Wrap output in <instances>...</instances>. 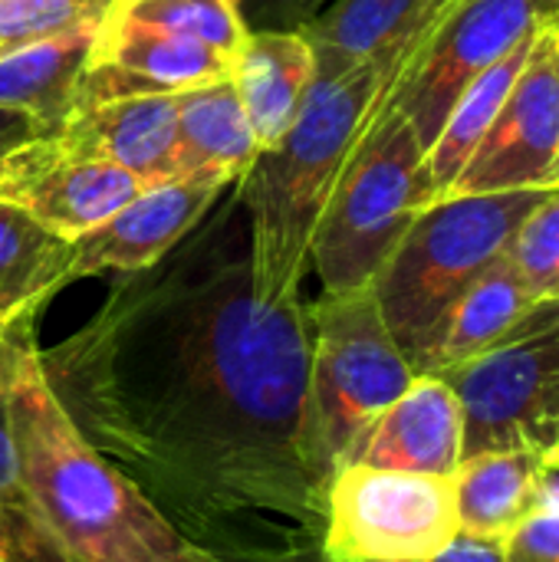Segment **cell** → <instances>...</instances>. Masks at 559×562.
Here are the masks:
<instances>
[{
  "mask_svg": "<svg viewBox=\"0 0 559 562\" xmlns=\"http://www.w3.org/2000/svg\"><path fill=\"white\" fill-rule=\"evenodd\" d=\"M221 191V184L204 181H165L138 191L109 221L69 240V283L152 270L194 231Z\"/></svg>",
  "mask_w": 559,
  "mask_h": 562,
  "instance_id": "13",
  "label": "cell"
},
{
  "mask_svg": "<svg viewBox=\"0 0 559 562\" xmlns=\"http://www.w3.org/2000/svg\"><path fill=\"white\" fill-rule=\"evenodd\" d=\"M455 0H422V10H418V16H415V26H412V33H409V43H405V49H402V59H399V66H395V76H392V82L402 76V69L412 63V56L422 49V43L428 40V33L438 26V20L448 13V7H451ZM389 82V86H392ZM389 92V89H385Z\"/></svg>",
  "mask_w": 559,
  "mask_h": 562,
  "instance_id": "31",
  "label": "cell"
},
{
  "mask_svg": "<svg viewBox=\"0 0 559 562\" xmlns=\"http://www.w3.org/2000/svg\"><path fill=\"white\" fill-rule=\"evenodd\" d=\"M175 125L178 95L79 99L49 142L69 158L115 165L155 188L175 181Z\"/></svg>",
  "mask_w": 559,
  "mask_h": 562,
  "instance_id": "14",
  "label": "cell"
},
{
  "mask_svg": "<svg viewBox=\"0 0 559 562\" xmlns=\"http://www.w3.org/2000/svg\"><path fill=\"white\" fill-rule=\"evenodd\" d=\"M0 530H3V540H7L13 562H66L53 547V540L46 537V530L33 510V501L23 487L13 431H10V418H7L3 382H0Z\"/></svg>",
  "mask_w": 559,
  "mask_h": 562,
  "instance_id": "25",
  "label": "cell"
},
{
  "mask_svg": "<svg viewBox=\"0 0 559 562\" xmlns=\"http://www.w3.org/2000/svg\"><path fill=\"white\" fill-rule=\"evenodd\" d=\"M559 184V23L537 30L497 119L451 194H501ZM448 194V198H451Z\"/></svg>",
  "mask_w": 559,
  "mask_h": 562,
  "instance_id": "10",
  "label": "cell"
},
{
  "mask_svg": "<svg viewBox=\"0 0 559 562\" xmlns=\"http://www.w3.org/2000/svg\"><path fill=\"white\" fill-rule=\"evenodd\" d=\"M145 188L115 165L63 155L49 135L0 161V201L26 211L63 240L99 227Z\"/></svg>",
  "mask_w": 559,
  "mask_h": 562,
  "instance_id": "11",
  "label": "cell"
},
{
  "mask_svg": "<svg viewBox=\"0 0 559 562\" xmlns=\"http://www.w3.org/2000/svg\"><path fill=\"white\" fill-rule=\"evenodd\" d=\"M537 296L527 290L517 263L511 260V250L478 280L468 286V293L448 310L441 319L418 375H438L488 346H494L530 306Z\"/></svg>",
  "mask_w": 559,
  "mask_h": 562,
  "instance_id": "20",
  "label": "cell"
},
{
  "mask_svg": "<svg viewBox=\"0 0 559 562\" xmlns=\"http://www.w3.org/2000/svg\"><path fill=\"white\" fill-rule=\"evenodd\" d=\"M544 454L484 451L465 458L455 471L458 527L471 537L507 540L534 510Z\"/></svg>",
  "mask_w": 559,
  "mask_h": 562,
  "instance_id": "19",
  "label": "cell"
},
{
  "mask_svg": "<svg viewBox=\"0 0 559 562\" xmlns=\"http://www.w3.org/2000/svg\"><path fill=\"white\" fill-rule=\"evenodd\" d=\"M382 89L379 63H362L336 79H313L293 125L277 145L260 148L237 181L250 217L247 257L260 296L300 300L313 231L382 102Z\"/></svg>",
  "mask_w": 559,
  "mask_h": 562,
  "instance_id": "3",
  "label": "cell"
},
{
  "mask_svg": "<svg viewBox=\"0 0 559 562\" xmlns=\"http://www.w3.org/2000/svg\"><path fill=\"white\" fill-rule=\"evenodd\" d=\"M40 366L79 435L198 547L320 540L306 303L260 296L247 250L198 240L128 273Z\"/></svg>",
  "mask_w": 559,
  "mask_h": 562,
  "instance_id": "1",
  "label": "cell"
},
{
  "mask_svg": "<svg viewBox=\"0 0 559 562\" xmlns=\"http://www.w3.org/2000/svg\"><path fill=\"white\" fill-rule=\"evenodd\" d=\"M221 79H231V59L211 46L142 20L109 13L96 30L79 99L112 102L132 95H178Z\"/></svg>",
  "mask_w": 559,
  "mask_h": 562,
  "instance_id": "12",
  "label": "cell"
},
{
  "mask_svg": "<svg viewBox=\"0 0 559 562\" xmlns=\"http://www.w3.org/2000/svg\"><path fill=\"white\" fill-rule=\"evenodd\" d=\"M511 260L537 300H559V184L521 221Z\"/></svg>",
  "mask_w": 559,
  "mask_h": 562,
  "instance_id": "27",
  "label": "cell"
},
{
  "mask_svg": "<svg viewBox=\"0 0 559 562\" xmlns=\"http://www.w3.org/2000/svg\"><path fill=\"white\" fill-rule=\"evenodd\" d=\"M115 0H0V53L36 40L99 30Z\"/></svg>",
  "mask_w": 559,
  "mask_h": 562,
  "instance_id": "26",
  "label": "cell"
},
{
  "mask_svg": "<svg viewBox=\"0 0 559 562\" xmlns=\"http://www.w3.org/2000/svg\"><path fill=\"white\" fill-rule=\"evenodd\" d=\"M422 0H336L300 26L313 46L316 79H336L362 63H379L385 89L395 76ZM382 89V95H385Z\"/></svg>",
  "mask_w": 559,
  "mask_h": 562,
  "instance_id": "18",
  "label": "cell"
},
{
  "mask_svg": "<svg viewBox=\"0 0 559 562\" xmlns=\"http://www.w3.org/2000/svg\"><path fill=\"white\" fill-rule=\"evenodd\" d=\"M231 562H329L320 553V543L316 540H306V543H293V547H283V550H270V553H254V557H237Z\"/></svg>",
  "mask_w": 559,
  "mask_h": 562,
  "instance_id": "32",
  "label": "cell"
},
{
  "mask_svg": "<svg viewBox=\"0 0 559 562\" xmlns=\"http://www.w3.org/2000/svg\"><path fill=\"white\" fill-rule=\"evenodd\" d=\"M96 30H76L0 53V105L46 122L53 132L79 99Z\"/></svg>",
  "mask_w": 559,
  "mask_h": 562,
  "instance_id": "21",
  "label": "cell"
},
{
  "mask_svg": "<svg viewBox=\"0 0 559 562\" xmlns=\"http://www.w3.org/2000/svg\"><path fill=\"white\" fill-rule=\"evenodd\" d=\"M33 319L7 326L0 382L33 510L66 562H224L188 540L72 425L53 395Z\"/></svg>",
  "mask_w": 559,
  "mask_h": 562,
  "instance_id": "2",
  "label": "cell"
},
{
  "mask_svg": "<svg viewBox=\"0 0 559 562\" xmlns=\"http://www.w3.org/2000/svg\"><path fill=\"white\" fill-rule=\"evenodd\" d=\"M438 375L465 415V458L559 454V300H537L494 346Z\"/></svg>",
  "mask_w": 559,
  "mask_h": 562,
  "instance_id": "7",
  "label": "cell"
},
{
  "mask_svg": "<svg viewBox=\"0 0 559 562\" xmlns=\"http://www.w3.org/2000/svg\"><path fill=\"white\" fill-rule=\"evenodd\" d=\"M109 13L198 40L231 63L250 33L241 0H115Z\"/></svg>",
  "mask_w": 559,
  "mask_h": 562,
  "instance_id": "24",
  "label": "cell"
},
{
  "mask_svg": "<svg viewBox=\"0 0 559 562\" xmlns=\"http://www.w3.org/2000/svg\"><path fill=\"white\" fill-rule=\"evenodd\" d=\"M260 145L231 79L178 92L175 181L237 184Z\"/></svg>",
  "mask_w": 559,
  "mask_h": 562,
  "instance_id": "17",
  "label": "cell"
},
{
  "mask_svg": "<svg viewBox=\"0 0 559 562\" xmlns=\"http://www.w3.org/2000/svg\"><path fill=\"white\" fill-rule=\"evenodd\" d=\"M504 562H559L557 510H534L504 540Z\"/></svg>",
  "mask_w": 559,
  "mask_h": 562,
  "instance_id": "28",
  "label": "cell"
},
{
  "mask_svg": "<svg viewBox=\"0 0 559 562\" xmlns=\"http://www.w3.org/2000/svg\"><path fill=\"white\" fill-rule=\"evenodd\" d=\"M69 283V240L0 201V329L33 319Z\"/></svg>",
  "mask_w": 559,
  "mask_h": 562,
  "instance_id": "22",
  "label": "cell"
},
{
  "mask_svg": "<svg viewBox=\"0 0 559 562\" xmlns=\"http://www.w3.org/2000/svg\"><path fill=\"white\" fill-rule=\"evenodd\" d=\"M435 201L412 122L392 105L376 109L310 240L323 293L372 286L412 221Z\"/></svg>",
  "mask_w": 559,
  "mask_h": 562,
  "instance_id": "5",
  "label": "cell"
},
{
  "mask_svg": "<svg viewBox=\"0 0 559 562\" xmlns=\"http://www.w3.org/2000/svg\"><path fill=\"white\" fill-rule=\"evenodd\" d=\"M554 23L559 0H455L379 109H399L428 151L458 95L514 46Z\"/></svg>",
  "mask_w": 559,
  "mask_h": 562,
  "instance_id": "9",
  "label": "cell"
},
{
  "mask_svg": "<svg viewBox=\"0 0 559 562\" xmlns=\"http://www.w3.org/2000/svg\"><path fill=\"white\" fill-rule=\"evenodd\" d=\"M310 323V445L329 477L349 461L362 431L412 385L415 369L392 339L372 286L323 293Z\"/></svg>",
  "mask_w": 559,
  "mask_h": 562,
  "instance_id": "6",
  "label": "cell"
},
{
  "mask_svg": "<svg viewBox=\"0 0 559 562\" xmlns=\"http://www.w3.org/2000/svg\"><path fill=\"white\" fill-rule=\"evenodd\" d=\"M458 533L455 474L343 464L326 484L316 543L329 562H428Z\"/></svg>",
  "mask_w": 559,
  "mask_h": 562,
  "instance_id": "8",
  "label": "cell"
},
{
  "mask_svg": "<svg viewBox=\"0 0 559 562\" xmlns=\"http://www.w3.org/2000/svg\"><path fill=\"white\" fill-rule=\"evenodd\" d=\"M46 135H53V128L46 122H40L36 115L0 105V161L20 148H26L36 138H46Z\"/></svg>",
  "mask_w": 559,
  "mask_h": 562,
  "instance_id": "29",
  "label": "cell"
},
{
  "mask_svg": "<svg viewBox=\"0 0 559 562\" xmlns=\"http://www.w3.org/2000/svg\"><path fill=\"white\" fill-rule=\"evenodd\" d=\"M0 562H13L10 560V550H7V540H3V530H0Z\"/></svg>",
  "mask_w": 559,
  "mask_h": 562,
  "instance_id": "34",
  "label": "cell"
},
{
  "mask_svg": "<svg viewBox=\"0 0 559 562\" xmlns=\"http://www.w3.org/2000/svg\"><path fill=\"white\" fill-rule=\"evenodd\" d=\"M316 79L313 46L300 30H250L231 63V82L254 138L270 148L300 115Z\"/></svg>",
  "mask_w": 559,
  "mask_h": 562,
  "instance_id": "16",
  "label": "cell"
},
{
  "mask_svg": "<svg viewBox=\"0 0 559 562\" xmlns=\"http://www.w3.org/2000/svg\"><path fill=\"white\" fill-rule=\"evenodd\" d=\"M428 562H504V540L458 533L438 557Z\"/></svg>",
  "mask_w": 559,
  "mask_h": 562,
  "instance_id": "30",
  "label": "cell"
},
{
  "mask_svg": "<svg viewBox=\"0 0 559 562\" xmlns=\"http://www.w3.org/2000/svg\"><path fill=\"white\" fill-rule=\"evenodd\" d=\"M547 191L451 194L412 221L376 273L372 293L415 375L448 310L511 250L521 221Z\"/></svg>",
  "mask_w": 559,
  "mask_h": 562,
  "instance_id": "4",
  "label": "cell"
},
{
  "mask_svg": "<svg viewBox=\"0 0 559 562\" xmlns=\"http://www.w3.org/2000/svg\"><path fill=\"white\" fill-rule=\"evenodd\" d=\"M537 36V33H534ZM530 40H524L521 46H514L501 63H494L488 72H481L451 105L438 138L432 142V148L425 151V165H428V178L435 188V198H448L458 175L465 171V165L471 161L474 148L481 145V138L488 135L491 122L497 119L514 79L524 69V59L530 53Z\"/></svg>",
  "mask_w": 559,
  "mask_h": 562,
  "instance_id": "23",
  "label": "cell"
},
{
  "mask_svg": "<svg viewBox=\"0 0 559 562\" xmlns=\"http://www.w3.org/2000/svg\"><path fill=\"white\" fill-rule=\"evenodd\" d=\"M3 333H7V329H0V349H3Z\"/></svg>",
  "mask_w": 559,
  "mask_h": 562,
  "instance_id": "35",
  "label": "cell"
},
{
  "mask_svg": "<svg viewBox=\"0 0 559 562\" xmlns=\"http://www.w3.org/2000/svg\"><path fill=\"white\" fill-rule=\"evenodd\" d=\"M537 510H557L559 514V454L544 458L540 484H537Z\"/></svg>",
  "mask_w": 559,
  "mask_h": 562,
  "instance_id": "33",
  "label": "cell"
},
{
  "mask_svg": "<svg viewBox=\"0 0 559 562\" xmlns=\"http://www.w3.org/2000/svg\"><path fill=\"white\" fill-rule=\"evenodd\" d=\"M465 461V415L441 375L412 385L362 431L346 464L451 477Z\"/></svg>",
  "mask_w": 559,
  "mask_h": 562,
  "instance_id": "15",
  "label": "cell"
},
{
  "mask_svg": "<svg viewBox=\"0 0 559 562\" xmlns=\"http://www.w3.org/2000/svg\"><path fill=\"white\" fill-rule=\"evenodd\" d=\"M224 562H231V560H224Z\"/></svg>",
  "mask_w": 559,
  "mask_h": 562,
  "instance_id": "36",
  "label": "cell"
}]
</instances>
